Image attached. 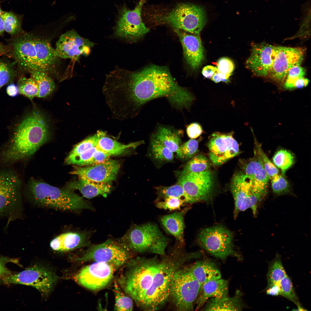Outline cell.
I'll return each instance as SVG.
<instances>
[{
  "label": "cell",
  "instance_id": "cell-38",
  "mask_svg": "<svg viewBox=\"0 0 311 311\" xmlns=\"http://www.w3.org/2000/svg\"><path fill=\"white\" fill-rule=\"evenodd\" d=\"M273 163L281 170L282 174L285 175L286 171L293 165L294 158L293 154L285 149L278 150L272 158Z\"/></svg>",
  "mask_w": 311,
  "mask_h": 311
},
{
  "label": "cell",
  "instance_id": "cell-21",
  "mask_svg": "<svg viewBox=\"0 0 311 311\" xmlns=\"http://www.w3.org/2000/svg\"><path fill=\"white\" fill-rule=\"evenodd\" d=\"M120 166L117 160H109L98 164L75 166L70 173L95 182L110 183L115 179Z\"/></svg>",
  "mask_w": 311,
  "mask_h": 311
},
{
  "label": "cell",
  "instance_id": "cell-2",
  "mask_svg": "<svg viewBox=\"0 0 311 311\" xmlns=\"http://www.w3.org/2000/svg\"><path fill=\"white\" fill-rule=\"evenodd\" d=\"M162 256L130 259L118 279L122 289L143 310H156L163 306L174 274L190 258L178 249Z\"/></svg>",
  "mask_w": 311,
  "mask_h": 311
},
{
  "label": "cell",
  "instance_id": "cell-42",
  "mask_svg": "<svg viewBox=\"0 0 311 311\" xmlns=\"http://www.w3.org/2000/svg\"><path fill=\"white\" fill-rule=\"evenodd\" d=\"M198 141L191 139L181 144L176 152L177 157L183 160H187L191 158L198 150Z\"/></svg>",
  "mask_w": 311,
  "mask_h": 311
},
{
  "label": "cell",
  "instance_id": "cell-61",
  "mask_svg": "<svg viewBox=\"0 0 311 311\" xmlns=\"http://www.w3.org/2000/svg\"><path fill=\"white\" fill-rule=\"evenodd\" d=\"M0 51H1V50H0Z\"/></svg>",
  "mask_w": 311,
  "mask_h": 311
},
{
  "label": "cell",
  "instance_id": "cell-49",
  "mask_svg": "<svg viewBox=\"0 0 311 311\" xmlns=\"http://www.w3.org/2000/svg\"><path fill=\"white\" fill-rule=\"evenodd\" d=\"M111 156L109 154L98 148L90 158L86 162L85 166L94 165L104 162L109 160Z\"/></svg>",
  "mask_w": 311,
  "mask_h": 311
},
{
  "label": "cell",
  "instance_id": "cell-48",
  "mask_svg": "<svg viewBox=\"0 0 311 311\" xmlns=\"http://www.w3.org/2000/svg\"><path fill=\"white\" fill-rule=\"evenodd\" d=\"M218 71L221 73L232 75L234 69L233 62L227 57H222L218 60L217 63Z\"/></svg>",
  "mask_w": 311,
  "mask_h": 311
},
{
  "label": "cell",
  "instance_id": "cell-30",
  "mask_svg": "<svg viewBox=\"0 0 311 311\" xmlns=\"http://www.w3.org/2000/svg\"><path fill=\"white\" fill-rule=\"evenodd\" d=\"M143 143L140 141L124 144L110 138L106 132L100 130V136L96 147L110 155H118L128 149L135 148Z\"/></svg>",
  "mask_w": 311,
  "mask_h": 311
},
{
  "label": "cell",
  "instance_id": "cell-24",
  "mask_svg": "<svg viewBox=\"0 0 311 311\" xmlns=\"http://www.w3.org/2000/svg\"><path fill=\"white\" fill-rule=\"evenodd\" d=\"M242 162L243 172L250 178L253 184L268 192L269 179L256 150L253 158Z\"/></svg>",
  "mask_w": 311,
  "mask_h": 311
},
{
  "label": "cell",
  "instance_id": "cell-54",
  "mask_svg": "<svg viewBox=\"0 0 311 311\" xmlns=\"http://www.w3.org/2000/svg\"><path fill=\"white\" fill-rule=\"evenodd\" d=\"M217 70L216 67L211 65H208L203 69L202 73L206 78H211L215 72Z\"/></svg>",
  "mask_w": 311,
  "mask_h": 311
},
{
  "label": "cell",
  "instance_id": "cell-58",
  "mask_svg": "<svg viewBox=\"0 0 311 311\" xmlns=\"http://www.w3.org/2000/svg\"><path fill=\"white\" fill-rule=\"evenodd\" d=\"M4 31V23L3 20L0 16V35L2 34Z\"/></svg>",
  "mask_w": 311,
  "mask_h": 311
},
{
  "label": "cell",
  "instance_id": "cell-1",
  "mask_svg": "<svg viewBox=\"0 0 311 311\" xmlns=\"http://www.w3.org/2000/svg\"><path fill=\"white\" fill-rule=\"evenodd\" d=\"M107 85L113 105L128 118L133 117L143 105L156 98L166 97L179 109L188 108L194 99L164 66L151 65L136 71L117 67L109 72Z\"/></svg>",
  "mask_w": 311,
  "mask_h": 311
},
{
  "label": "cell",
  "instance_id": "cell-14",
  "mask_svg": "<svg viewBox=\"0 0 311 311\" xmlns=\"http://www.w3.org/2000/svg\"><path fill=\"white\" fill-rule=\"evenodd\" d=\"M147 0H140L133 10L125 6L120 10L114 32L116 36L134 42L149 31L141 16L142 7Z\"/></svg>",
  "mask_w": 311,
  "mask_h": 311
},
{
  "label": "cell",
  "instance_id": "cell-5",
  "mask_svg": "<svg viewBox=\"0 0 311 311\" xmlns=\"http://www.w3.org/2000/svg\"><path fill=\"white\" fill-rule=\"evenodd\" d=\"M29 190L31 201L39 206L67 211L93 209L90 203L82 197L66 187L59 188L32 179Z\"/></svg>",
  "mask_w": 311,
  "mask_h": 311
},
{
  "label": "cell",
  "instance_id": "cell-41",
  "mask_svg": "<svg viewBox=\"0 0 311 311\" xmlns=\"http://www.w3.org/2000/svg\"><path fill=\"white\" fill-rule=\"evenodd\" d=\"M151 145L152 153L156 159L164 162H170L173 160V152L152 138L151 139Z\"/></svg>",
  "mask_w": 311,
  "mask_h": 311
},
{
  "label": "cell",
  "instance_id": "cell-12",
  "mask_svg": "<svg viewBox=\"0 0 311 311\" xmlns=\"http://www.w3.org/2000/svg\"><path fill=\"white\" fill-rule=\"evenodd\" d=\"M130 251L121 242L108 240L101 244L91 246L76 260L82 262H104L117 270L130 259Z\"/></svg>",
  "mask_w": 311,
  "mask_h": 311
},
{
  "label": "cell",
  "instance_id": "cell-51",
  "mask_svg": "<svg viewBox=\"0 0 311 311\" xmlns=\"http://www.w3.org/2000/svg\"><path fill=\"white\" fill-rule=\"evenodd\" d=\"M187 133L189 137L191 139H195L199 136L203 132L201 126L197 123H193L187 127Z\"/></svg>",
  "mask_w": 311,
  "mask_h": 311
},
{
  "label": "cell",
  "instance_id": "cell-10",
  "mask_svg": "<svg viewBox=\"0 0 311 311\" xmlns=\"http://www.w3.org/2000/svg\"><path fill=\"white\" fill-rule=\"evenodd\" d=\"M231 189L235 202V218L240 212L248 208L251 209L254 216H256L258 206L267 192L255 187L250 178L243 172L234 176Z\"/></svg>",
  "mask_w": 311,
  "mask_h": 311
},
{
  "label": "cell",
  "instance_id": "cell-32",
  "mask_svg": "<svg viewBox=\"0 0 311 311\" xmlns=\"http://www.w3.org/2000/svg\"><path fill=\"white\" fill-rule=\"evenodd\" d=\"M30 73L31 77L35 81L38 87V97H46L53 92L55 87V84L50 75L41 71L33 72Z\"/></svg>",
  "mask_w": 311,
  "mask_h": 311
},
{
  "label": "cell",
  "instance_id": "cell-26",
  "mask_svg": "<svg viewBox=\"0 0 311 311\" xmlns=\"http://www.w3.org/2000/svg\"><path fill=\"white\" fill-rule=\"evenodd\" d=\"M228 282L221 278L209 280L203 284L200 287L195 304L196 309L201 308L211 298L220 297L227 295Z\"/></svg>",
  "mask_w": 311,
  "mask_h": 311
},
{
  "label": "cell",
  "instance_id": "cell-18",
  "mask_svg": "<svg viewBox=\"0 0 311 311\" xmlns=\"http://www.w3.org/2000/svg\"><path fill=\"white\" fill-rule=\"evenodd\" d=\"M94 43L81 36L73 29L62 34L56 44V54L60 58L78 60L81 55H88Z\"/></svg>",
  "mask_w": 311,
  "mask_h": 311
},
{
  "label": "cell",
  "instance_id": "cell-39",
  "mask_svg": "<svg viewBox=\"0 0 311 311\" xmlns=\"http://www.w3.org/2000/svg\"><path fill=\"white\" fill-rule=\"evenodd\" d=\"M19 93L30 99L37 97L39 89L37 83L31 77H21L18 82Z\"/></svg>",
  "mask_w": 311,
  "mask_h": 311
},
{
  "label": "cell",
  "instance_id": "cell-45",
  "mask_svg": "<svg viewBox=\"0 0 311 311\" xmlns=\"http://www.w3.org/2000/svg\"><path fill=\"white\" fill-rule=\"evenodd\" d=\"M255 143L256 149L259 156L269 179L271 180L279 174L278 170L265 154L260 145L257 142Z\"/></svg>",
  "mask_w": 311,
  "mask_h": 311
},
{
  "label": "cell",
  "instance_id": "cell-22",
  "mask_svg": "<svg viewBox=\"0 0 311 311\" xmlns=\"http://www.w3.org/2000/svg\"><path fill=\"white\" fill-rule=\"evenodd\" d=\"M182 45L184 58L187 64L194 70L198 69L204 59V50L199 34L174 29Z\"/></svg>",
  "mask_w": 311,
  "mask_h": 311
},
{
  "label": "cell",
  "instance_id": "cell-23",
  "mask_svg": "<svg viewBox=\"0 0 311 311\" xmlns=\"http://www.w3.org/2000/svg\"><path fill=\"white\" fill-rule=\"evenodd\" d=\"M87 232H69L56 237L51 240L50 246L53 250L65 252L74 250L89 244Z\"/></svg>",
  "mask_w": 311,
  "mask_h": 311
},
{
  "label": "cell",
  "instance_id": "cell-40",
  "mask_svg": "<svg viewBox=\"0 0 311 311\" xmlns=\"http://www.w3.org/2000/svg\"><path fill=\"white\" fill-rule=\"evenodd\" d=\"M280 295L294 303L297 307L298 310L302 309L298 297L295 292L293 283L290 277L287 275L280 282Z\"/></svg>",
  "mask_w": 311,
  "mask_h": 311
},
{
  "label": "cell",
  "instance_id": "cell-17",
  "mask_svg": "<svg viewBox=\"0 0 311 311\" xmlns=\"http://www.w3.org/2000/svg\"><path fill=\"white\" fill-rule=\"evenodd\" d=\"M233 132L227 133L215 132L210 136L207 146L209 158L217 166H220L240 153Z\"/></svg>",
  "mask_w": 311,
  "mask_h": 311
},
{
  "label": "cell",
  "instance_id": "cell-56",
  "mask_svg": "<svg viewBox=\"0 0 311 311\" xmlns=\"http://www.w3.org/2000/svg\"><path fill=\"white\" fill-rule=\"evenodd\" d=\"M11 274V272L5 266V262L0 258V277H3Z\"/></svg>",
  "mask_w": 311,
  "mask_h": 311
},
{
  "label": "cell",
  "instance_id": "cell-46",
  "mask_svg": "<svg viewBox=\"0 0 311 311\" xmlns=\"http://www.w3.org/2000/svg\"><path fill=\"white\" fill-rule=\"evenodd\" d=\"M163 201L156 203V207L161 209L170 211L179 210L183 205L186 204L185 200L178 198L170 197L163 199Z\"/></svg>",
  "mask_w": 311,
  "mask_h": 311
},
{
  "label": "cell",
  "instance_id": "cell-9",
  "mask_svg": "<svg viewBox=\"0 0 311 311\" xmlns=\"http://www.w3.org/2000/svg\"><path fill=\"white\" fill-rule=\"evenodd\" d=\"M201 286L188 268L182 267L176 272L172 278L169 298L177 310H193Z\"/></svg>",
  "mask_w": 311,
  "mask_h": 311
},
{
  "label": "cell",
  "instance_id": "cell-4",
  "mask_svg": "<svg viewBox=\"0 0 311 311\" xmlns=\"http://www.w3.org/2000/svg\"><path fill=\"white\" fill-rule=\"evenodd\" d=\"M13 54L21 68L53 74L59 65L60 58L47 40L31 34H22L12 43Z\"/></svg>",
  "mask_w": 311,
  "mask_h": 311
},
{
  "label": "cell",
  "instance_id": "cell-8",
  "mask_svg": "<svg viewBox=\"0 0 311 311\" xmlns=\"http://www.w3.org/2000/svg\"><path fill=\"white\" fill-rule=\"evenodd\" d=\"M21 187V182L16 173L0 170V219L7 218V226L22 215Z\"/></svg>",
  "mask_w": 311,
  "mask_h": 311
},
{
  "label": "cell",
  "instance_id": "cell-27",
  "mask_svg": "<svg viewBox=\"0 0 311 311\" xmlns=\"http://www.w3.org/2000/svg\"><path fill=\"white\" fill-rule=\"evenodd\" d=\"M190 205L179 212L164 215L160 219L162 225L165 230L173 236L182 245L184 244V216L191 208Z\"/></svg>",
  "mask_w": 311,
  "mask_h": 311
},
{
  "label": "cell",
  "instance_id": "cell-13",
  "mask_svg": "<svg viewBox=\"0 0 311 311\" xmlns=\"http://www.w3.org/2000/svg\"><path fill=\"white\" fill-rule=\"evenodd\" d=\"M214 177L208 170L199 172L180 174L178 183L183 187L188 204L209 200L213 194Z\"/></svg>",
  "mask_w": 311,
  "mask_h": 311
},
{
  "label": "cell",
  "instance_id": "cell-34",
  "mask_svg": "<svg viewBox=\"0 0 311 311\" xmlns=\"http://www.w3.org/2000/svg\"><path fill=\"white\" fill-rule=\"evenodd\" d=\"M113 291L115 298V311H132L133 309V300L128 295H126L120 288L117 282L115 281Z\"/></svg>",
  "mask_w": 311,
  "mask_h": 311
},
{
  "label": "cell",
  "instance_id": "cell-25",
  "mask_svg": "<svg viewBox=\"0 0 311 311\" xmlns=\"http://www.w3.org/2000/svg\"><path fill=\"white\" fill-rule=\"evenodd\" d=\"M78 177L77 180L69 182L66 187L73 190H78L86 198L90 199L98 195L106 197L111 191L110 183L96 182L83 177Z\"/></svg>",
  "mask_w": 311,
  "mask_h": 311
},
{
  "label": "cell",
  "instance_id": "cell-60",
  "mask_svg": "<svg viewBox=\"0 0 311 311\" xmlns=\"http://www.w3.org/2000/svg\"><path fill=\"white\" fill-rule=\"evenodd\" d=\"M2 49V47L0 44V50H1Z\"/></svg>",
  "mask_w": 311,
  "mask_h": 311
},
{
  "label": "cell",
  "instance_id": "cell-59",
  "mask_svg": "<svg viewBox=\"0 0 311 311\" xmlns=\"http://www.w3.org/2000/svg\"><path fill=\"white\" fill-rule=\"evenodd\" d=\"M3 12L1 10V8L0 6V16H1V15L3 13Z\"/></svg>",
  "mask_w": 311,
  "mask_h": 311
},
{
  "label": "cell",
  "instance_id": "cell-35",
  "mask_svg": "<svg viewBox=\"0 0 311 311\" xmlns=\"http://www.w3.org/2000/svg\"><path fill=\"white\" fill-rule=\"evenodd\" d=\"M4 23V30L10 34L15 35L21 33L22 16L11 12H4L1 15Z\"/></svg>",
  "mask_w": 311,
  "mask_h": 311
},
{
  "label": "cell",
  "instance_id": "cell-6",
  "mask_svg": "<svg viewBox=\"0 0 311 311\" xmlns=\"http://www.w3.org/2000/svg\"><path fill=\"white\" fill-rule=\"evenodd\" d=\"M148 17L155 23L197 34L201 31L207 20L203 7L186 3L178 4L170 9H155Z\"/></svg>",
  "mask_w": 311,
  "mask_h": 311
},
{
  "label": "cell",
  "instance_id": "cell-53",
  "mask_svg": "<svg viewBox=\"0 0 311 311\" xmlns=\"http://www.w3.org/2000/svg\"><path fill=\"white\" fill-rule=\"evenodd\" d=\"M266 291L267 294L268 295L274 296L280 295V282L267 285Z\"/></svg>",
  "mask_w": 311,
  "mask_h": 311
},
{
  "label": "cell",
  "instance_id": "cell-37",
  "mask_svg": "<svg viewBox=\"0 0 311 311\" xmlns=\"http://www.w3.org/2000/svg\"><path fill=\"white\" fill-rule=\"evenodd\" d=\"M156 189L158 195L155 201L156 202L162 199L173 197L183 199L185 200L186 204H188L184 190L181 186L178 183L170 186H159L156 187Z\"/></svg>",
  "mask_w": 311,
  "mask_h": 311
},
{
  "label": "cell",
  "instance_id": "cell-16",
  "mask_svg": "<svg viewBox=\"0 0 311 311\" xmlns=\"http://www.w3.org/2000/svg\"><path fill=\"white\" fill-rule=\"evenodd\" d=\"M116 270L107 263L94 262L81 268L75 275L74 279L79 284L89 289L100 290L110 282Z\"/></svg>",
  "mask_w": 311,
  "mask_h": 311
},
{
  "label": "cell",
  "instance_id": "cell-43",
  "mask_svg": "<svg viewBox=\"0 0 311 311\" xmlns=\"http://www.w3.org/2000/svg\"><path fill=\"white\" fill-rule=\"evenodd\" d=\"M100 130L96 133L89 136L75 145L67 157H72L78 155L91 148L96 147L99 139Z\"/></svg>",
  "mask_w": 311,
  "mask_h": 311
},
{
  "label": "cell",
  "instance_id": "cell-7",
  "mask_svg": "<svg viewBox=\"0 0 311 311\" xmlns=\"http://www.w3.org/2000/svg\"><path fill=\"white\" fill-rule=\"evenodd\" d=\"M120 241L130 251L150 253L161 256L165 255L168 240L156 224L149 223L132 226Z\"/></svg>",
  "mask_w": 311,
  "mask_h": 311
},
{
  "label": "cell",
  "instance_id": "cell-52",
  "mask_svg": "<svg viewBox=\"0 0 311 311\" xmlns=\"http://www.w3.org/2000/svg\"><path fill=\"white\" fill-rule=\"evenodd\" d=\"M231 75L223 73L218 71L215 72L211 78V80L216 83L222 81L226 83L230 82V77Z\"/></svg>",
  "mask_w": 311,
  "mask_h": 311
},
{
  "label": "cell",
  "instance_id": "cell-36",
  "mask_svg": "<svg viewBox=\"0 0 311 311\" xmlns=\"http://www.w3.org/2000/svg\"><path fill=\"white\" fill-rule=\"evenodd\" d=\"M210 166L209 161L205 156L197 155L191 158L180 174L202 172L209 170Z\"/></svg>",
  "mask_w": 311,
  "mask_h": 311
},
{
  "label": "cell",
  "instance_id": "cell-47",
  "mask_svg": "<svg viewBox=\"0 0 311 311\" xmlns=\"http://www.w3.org/2000/svg\"><path fill=\"white\" fill-rule=\"evenodd\" d=\"M306 74L304 69L300 66H295L291 68L287 75L284 84L285 87L287 89L295 88L296 81L299 79L304 77Z\"/></svg>",
  "mask_w": 311,
  "mask_h": 311
},
{
  "label": "cell",
  "instance_id": "cell-15",
  "mask_svg": "<svg viewBox=\"0 0 311 311\" xmlns=\"http://www.w3.org/2000/svg\"><path fill=\"white\" fill-rule=\"evenodd\" d=\"M2 278L7 284L31 286L45 295L50 292L57 279L52 271L39 266H34L16 274H10Z\"/></svg>",
  "mask_w": 311,
  "mask_h": 311
},
{
  "label": "cell",
  "instance_id": "cell-44",
  "mask_svg": "<svg viewBox=\"0 0 311 311\" xmlns=\"http://www.w3.org/2000/svg\"><path fill=\"white\" fill-rule=\"evenodd\" d=\"M284 176L279 174L271 179L273 191L277 196L287 194L290 191L289 184Z\"/></svg>",
  "mask_w": 311,
  "mask_h": 311
},
{
  "label": "cell",
  "instance_id": "cell-19",
  "mask_svg": "<svg viewBox=\"0 0 311 311\" xmlns=\"http://www.w3.org/2000/svg\"><path fill=\"white\" fill-rule=\"evenodd\" d=\"M304 52L299 48L275 46L274 58L269 75L277 80L284 79L291 68L301 64Z\"/></svg>",
  "mask_w": 311,
  "mask_h": 311
},
{
  "label": "cell",
  "instance_id": "cell-20",
  "mask_svg": "<svg viewBox=\"0 0 311 311\" xmlns=\"http://www.w3.org/2000/svg\"><path fill=\"white\" fill-rule=\"evenodd\" d=\"M275 46L265 42L253 43L250 56L246 62V68L255 75H269L274 57Z\"/></svg>",
  "mask_w": 311,
  "mask_h": 311
},
{
  "label": "cell",
  "instance_id": "cell-50",
  "mask_svg": "<svg viewBox=\"0 0 311 311\" xmlns=\"http://www.w3.org/2000/svg\"><path fill=\"white\" fill-rule=\"evenodd\" d=\"M11 77L10 70L7 65L0 62V88L7 84Z\"/></svg>",
  "mask_w": 311,
  "mask_h": 311
},
{
  "label": "cell",
  "instance_id": "cell-29",
  "mask_svg": "<svg viewBox=\"0 0 311 311\" xmlns=\"http://www.w3.org/2000/svg\"><path fill=\"white\" fill-rule=\"evenodd\" d=\"M189 270L201 286L209 280L221 278V274L216 266L208 260H202L194 263Z\"/></svg>",
  "mask_w": 311,
  "mask_h": 311
},
{
  "label": "cell",
  "instance_id": "cell-55",
  "mask_svg": "<svg viewBox=\"0 0 311 311\" xmlns=\"http://www.w3.org/2000/svg\"><path fill=\"white\" fill-rule=\"evenodd\" d=\"M6 91L7 94L12 97L16 96L19 93L18 87L14 84H11L8 86Z\"/></svg>",
  "mask_w": 311,
  "mask_h": 311
},
{
  "label": "cell",
  "instance_id": "cell-57",
  "mask_svg": "<svg viewBox=\"0 0 311 311\" xmlns=\"http://www.w3.org/2000/svg\"><path fill=\"white\" fill-rule=\"evenodd\" d=\"M309 80L304 77L299 79L295 82V88H300L306 86L309 83Z\"/></svg>",
  "mask_w": 311,
  "mask_h": 311
},
{
  "label": "cell",
  "instance_id": "cell-11",
  "mask_svg": "<svg viewBox=\"0 0 311 311\" xmlns=\"http://www.w3.org/2000/svg\"><path fill=\"white\" fill-rule=\"evenodd\" d=\"M232 232L219 225L201 230L198 234L197 241L212 255L224 259L231 256L237 257L240 256L235 250Z\"/></svg>",
  "mask_w": 311,
  "mask_h": 311
},
{
  "label": "cell",
  "instance_id": "cell-28",
  "mask_svg": "<svg viewBox=\"0 0 311 311\" xmlns=\"http://www.w3.org/2000/svg\"><path fill=\"white\" fill-rule=\"evenodd\" d=\"M183 132L170 127L161 126L158 127L151 137L166 147L172 152H176L181 144Z\"/></svg>",
  "mask_w": 311,
  "mask_h": 311
},
{
  "label": "cell",
  "instance_id": "cell-31",
  "mask_svg": "<svg viewBox=\"0 0 311 311\" xmlns=\"http://www.w3.org/2000/svg\"><path fill=\"white\" fill-rule=\"evenodd\" d=\"M204 309L207 311H240L244 307L240 294L237 292L234 296L227 295L220 297H214L207 302Z\"/></svg>",
  "mask_w": 311,
  "mask_h": 311
},
{
  "label": "cell",
  "instance_id": "cell-3",
  "mask_svg": "<svg viewBox=\"0 0 311 311\" xmlns=\"http://www.w3.org/2000/svg\"><path fill=\"white\" fill-rule=\"evenodd\" d=\"M48 127L44 116L34 110L17 127L10 143L0 153V162L11 164L33 155L48 140Z\"/></svg>",
  "mask_w": 311,
  "mask_h": 311
},
{
  "label": "cell",
  "instance_id": "cell-33",
  "mask_svg": "<svg viewBox=\"0 0 311 311\" xmlns=\"http://www.w3.org/2000/svg\"><path fill=\"white\" fill-rule=\"evenodd\" d=\"M287 275L282 264L281 256L277 254L269 264L267 275V285L280 282Z\"/></svg>",
  "mask_w": 311,
  "mask_h": 311
}]
</instances>
